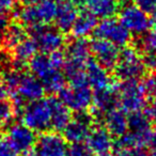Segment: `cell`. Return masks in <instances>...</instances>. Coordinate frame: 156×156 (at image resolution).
<instances>
[{
  "label": "cell",
  "mask_w": 156,
  "mask_h": 156,
  "mask_svg": "<svg viewBox=\"0 0 156 156\" xmlns=\"http://www.w3.org/2000/svg\"><path fill=\"white\" fill-rule=\"evenodd\" d=\"M0 156H17V152L12 147L8 140L0 141Z\"/></svg>",
  "instance_id": "34"
},
{
  "label": "cell",
  "mask_w": 156,
  "mask_h": 156,
  "mask_svg": "<svg viewBox=\"0 0 156 156\" xmlns=\"http://www.w3.org/2000/svg\"><path fill=\"white\" fill-rule=\"evenodd\" d=\"M147 72L140 51L136 48L126 47L120 54V58L115 66V76L122 81L139 80Z\"/></svg>",
  "instance_id": "6"
},
{
  "label": "cell",
  "mask_w": 156,
  "mask_h": 156,
  "mask_svg": "<svg viewBox=\"0 0 156 156\" xmlns=\"http://www.w3.org/2000/svg\"><path fill=\"white\" fill-rule=\"evenodd\" d=\"M67 156H93V152L88 147L87 143L75 142L69 147Z\"/></svg>",
  "instance_id": "29"
},
{
  "label": "cell",
  "mask_w": 156,
  "mask_h": 156,
  "mask_svg": "<svg viewBox=\"0 0 156 156\" xmlns=\"http://www.w3.org/2000/svg\"><path fill=\"white\" fill-rule=\"evenodd\" d=\"M140 54L147 69L156 71V55L150 51H142Z\"/></svg>",
  "instance_id": "31"
},
{
  "label": "cell",
  "mask_w": 156,
  "mask_h": 156,
  "mask_svg": "<svg viewBox=\"0 0 156 156\" xmlns=\"http://www.w3.org/2000/svg\"><path fill=\"white\" fill-rule=\"evenodd\" d=\"M154 79H155V83H156V75L154 76Z\"/></svg>",
  "instance_id": "47"
},
{
  "label": "cell",
  "mask_w": 156,
  "mask_h": 156,
  "mask_svg": "<svg viewBox=\"0 0 156 156\" xmlns=\"http://www.w3.org/2000/svg\"><path fill=\"white\" fill-rule=\"evenodd\" d=\"M119 20L130 34L143 35L150 30L152 20L149 14L136 5H125L119 13Z\"/></svg>",
  "instance_id": "10"
},
{
  "label": "cell",
  "mask_w": 156,
  "mask_h": 156,
  "mask_svg": "<svg viewBox=\"0 0 156 156\" xmlns=\"http://www.w3.org/2000/svg\"><path fill=\"white\" fill-rule=\"evenodd\" d=\"M37 156H67V141L58 133H42L34 145Z\"/></svg>",
  "instance_id": "12"
},
{
  "label": "cell",
  "mask_w": 156,
  "mask_h": 156,
  "mask_svg": "<svg viewBox=\"0 0 156 156\" xmlns=\"http://www.w3.org/2000/svg\"><path fill=\"white\" fill-rule=\"evenodd\" d=\"M8 92L14 101V106L22 109L26 104L41 100L45 93L43 85L32 73L22 69L7 71L5 77Z\"/></svg>",
  "instance_id": "1"
},
{
  "label": "cell",
  "mask_w": 156,
  "mask_h": 156,
  "mask_svg": "<svg viewBox=\"0 0 156 156\" xmlns=\"http://www.w3.org/2000/svg\"><path fill=\"white\" fill-rule=\"evenodd\" d=\"M14 0H0V11L7 12L13 7Z\"/></svg>",
  "instance_id": "37"
},
{
  "label": "cell",
  "mask_w": 156,
  "mask_h": 156,
  "mask_svg": "<svg viewBox=\"0 0 156 156\" xmlns=\"http://www.w3.org/2000/svg\"><path fill=\"white\" fill-rule=\"evenodd\" d=\"M37 135L24 123L12 124L7 133V140L17 153L30 151L37 142Z\"/></svg>",
  "instance_id": "13"
},
{
  "label": "cell",
  "mask_w": 156,
  "mask_h": 156,
  "mask_svg": "<svg viewBox=\"0 0 156 156\" xmlns=\"http://www.w3.org/2000/svg\"><path fill=\"white\" fill-rule=\"evenodd\" d=\"M87 144L91 149L93 154L109 153L113 147V140L111 134L103 126L92 128L89 137L87 138Z\"/></svg>",
  "instance_id": "18"
},
{
  "label": "cell",
  "mask_w": 156,
  "mask_h": 156,
  "mask_svg": "<svg viewBox=\"0 0 156 156\" xmlns=\"http://www.w3.org/2000/svg\"><path fill=\"white\" fill-rule=\"evenodd\" d=\"M10 26V18L5 12L0 11V44L3 42L5 32Z\"/></svg>",
  "instance_id": "33"
},
{
  "label": "cell",
  "mask_w": 156,
  "mask_h": 156,
  "mask_svg": "<svg viewBox=\"0 0 156 156\" xmlns=\"http://www.w3.org/2000/svg\"><path fill=\"white\" fill-rule=\"evenodd\" d=\"M37 47L32 39H26L20 42L16 47L13 48V58L15 64H17L16 69H20L25 63L30 62V60L37 55Z\"/></svg>",
  "instance_id": "25"
},
{
  "label": "cell",
  "mask_w": 156,
  "mask_h": 156,
  "mask_svg": "<svg viewBox=\"0 0 156 156\" xmlns=\"http://www.w3.org/2000/svg\"><path fill=\"white\" fill-rule=\"evenodd\" d=\"M65 63V55L57 51L54 54L35 55L29 62L30 71L42 83L63 69Z\"/></svg>",
  "instance_id": "8"
},
{
  "label": "cell",
  "mask_w": 156,
  "mask_h": 156,
  "mask_svg": "<svg viewBox=\"0 0 156 156\" xmlns=\"http://www.w3.org/2000/svg\"><path fill=\"white\" fill-rule=\"evenodd\" d=\"M94 93L88 83L71 85L64 87L60 92V101L75 112H86L93 104Z\"/></svg>",
  "instance_id": "7"
},
{
  "label": "cell",
  "mask_w": 156,
  "mask_h": 156,
  "mask_svg": "<svg viewBox=\"0 0 156 156\" xmlns=\"http://www.w3.org/2000/svg\"><path fill=\"white\" fill-rule=\"evenodd\" d=\"M135 5L151 15L156 8V0H135Z\"/></svg>",
  "instance_id": "32"
},
{
  "label": "cell",
  "mask_w": 156,
  "mask_h": 156,
  "mask_svg": "<svg viewBox=\"0 0 156 156\" xmlns=\"http://www.w3.org/2000/svg\"><path fill=\"white\" fill-rule=\"evenodd\" d=\"M91 47L90 43L83 37H77L67 45L65 59L79 63H87L90 60Z\"/></svg>",
  "instance_id": "21"
},
{
  "label": "cell",
  "mask_w": 156,
  "mask_h": 156,
  "mask_svg": "<svg viewBox=\"0 0 156 156\" xmlns=\"http://www.w3.org/2000/svg\"><path fill=\"white\" fill-rule=\"evenodd\" d=\"M151 16H152V18H153V20H155V22H156V8H155V10L153 11V13L151 14Z\"/></svg>",
  "instance_id": "43"
},
{
  "label": "cell",
  "mask_w": 156,
  "mask_h": 156,
  "mask_svg": "<svg viewBox=\"0 0 156 156\" xmlns=\"http://www.w3.org/2000/svg\"><path fill=\"white\" fill-rule=\"evenodd\" d=\"M88 11H90L95 17L103 20L112 18L119 11L118 0H88Z\"/></svg>",
  "instance_id": "24"
},
{
  "label": "cell",
  "mask_w": 156,
  "mask_h": 156,
  "mask_svg": "<svg viewBox=\"0 0 156 156\" xmlns=\"http://www.w3.org/2000/svg\"><path fill=\"white\" fill-rule=\"evenodd\" d=\"M152 120L141 111L128 117V130L119 138L118 147H143L149 145L152 134Z\"/></svg>",
  "instance_id": "2"
},
{
  "label": "cell",
  "mask_w": 156,
  "mask_h": 156,
  "mask_svg": "<svg viewBox=\"0 0 156 156\" xmlns=\"http://www.w3.org/2000/svg\"><path fill=\"white\" fill-rule=\"evenodd\" d=\"M95 37L105 40L117 45L118 47H123L127 45L130 40V33L127 29L115 18H106L98 24L95 31Z\"/></svg>",
  "instance_id": "11"
},
{
  "label": "cell",
  "mask_w": 156,
  "mask_h": 156,
  "mask_svg": "<svg viewBox=\"0 0 156 156\" xmlns=\"http://www.w3.org/2000/svg\"><path fill=\"white\" fill-rule=\"evenodd\" d=\"M58 1H60V0H58Z\"/></svg>",
  "instance_id": "48"
},
{
  "label": "cell",
  "mask_w": 156,
  "mask_h": 156,
  "mask_svg": "<svg viewBox=\"0 0 156 156\" xmlns=\"http://www.w3.org/2000/svg\"><path fill=\"white\" fill-rule=\"evenodd\" d=\"M30 33L31 39L34 41L37 49L41 50L42 54L49 55L60 51L65 44V37L62 31L48 25L30 28Z\"/></svg>",
  "instance_id": "9"
},
{
  "label": "cell",
  "mask_w": 156,
  "mask_h": 156,
  "mask_svg": "<svg viewBox=\"0 0 156 156\" xmlns=\"http://www.w3.org/2000/svg\"><path fill=\"white\" fill-rule=\"evenodd\" d=\"M118 104L126 113H135L141 111L147 105V93L142 81L128 80L122 81L117 88Z\"/></svg>",
  "instance_id": "5"
},
{
  "label": "cell",
  "mask_w": 156,
  "mask_h": 156,
  "mask_svg": "<svg viewBox=\"0 0 156 156\" xmlns=\"http://www.w3.org/2000/svg\"><path fill=\"white\" fill-rule=\"evenodd\" d=\"M8 62H9V58L8 56L5 54V52L0 51V69H5L8 65Z\"/></svg>",
  "instance_id": "39"
},
{
  "label": "cell",
  "mask_w": 156,
  "mask_h": 156,
  "mask_svg": "<svg viewBox=\"0 0 156 156\" xmlns=\"http://www.w3.org/2000/svg\"><path fill=\"white\" fill-rule=\"evenodd\" d=\"M105 128L111 136L122 137L128 130V117L121 108H115L104 115Z\"/></svg>",
  "instance_id": "20"
},
{
  "label": "cell",
  "mask_w": 156,
  "mask_h": 156,
  "mask_svg": "<svg viewBox=\"0 0 156 156\" xmlns=\"http://www.w3.org/2000/svg\"><path fill=\"white\" fill-rule=\"evenodd\" d=\"M25 39H26V31L23 28V25H20V23L10 24L9 28L5 32L2 44L8 49H13Z\"/></svg>",
  "instance_id": "26"
},
{
  "label": "cell",
  "mask_w": 156,
  "mask_h": 156,
  "mask_svg": "<svg viewBox=\"0 0 156 156\" xmlns=\"http://www.w3.org/2000/svg\"><path fill=\"white\" fill-rule=\"evenodd\" d=\"M86 78L89 87L95 91L112 87V80L107 69L95 60L90 59L86 64Z\"/></svg>",
  "instance_id": "16"
},
{
  "label": "cell",
  "mask_w": 156,
  "mask_h": 156,
  "mask_svg": "<svg viewBox=\"0 0 156 156\" xmlns=\"http://www.w3.org/2000/svg\"><path fill=\"white\" fill-rule=\"evenodd\" d=\"M72 3L76 5V7H79V5H87L88 0H69Z\"/></svg>",
  "instance_id": "40"
},
{
  "label": "cell",
  "mask_w": 156,
  "mask_h": 156,
  "mask_svg": "<svg viewBox=\"0 0 156 156\" xmlns=\"http://www.w3.org/2000/svg\"><path fill=\"white\" fill-rule=\"evenodd\" d=\"M98 17L90 11H83L78 13L77 18L72 27L71 31L76 37H85L95 31L98 27Z\"/></svg>",
  "instance_id": "22"
},
{
  "label": "cell",
  "mask_w": 156,
  "mask_h": 156,
  "mask_svg": "<svg viewBox=\"0 0 156 156\" xmlns=\"http://www.w3.org/2000/svg\"><path fill=\"white\" fill-rule=\"evenodd\" d=\"M22 121L35 133H46L51 129V101L41 98L26 104L20 109Z\"/></svg>",
  "instance_id": "4"
},
{
  "label": "cell",
  "mask_w": 156,
  "mask_h": 156,
  "mask_svg": "<svg viewBox=\"0 0 156 156\" xmlns=\"http://www.w3.org/2000/svg\"><path fill=\"white\" fill-rule=\"evenodd\" d=\"M92 115L87 112H79L71 119L69 123L65 127L64 138L66 141L72 143L75 142H83L87 140L90 133L92 130Z\"/></svg>",
  "instance_id": "14"
},
{
  "label": "cell",
  "mask_w": 156,
  "mask_h": 156,
  "mask_svg": "<svg viewBox=\"0 0 156 156\" xmlns=\"http://www.w3.org/2000/svg\"><path fill=\"white\" fill-rule=\"evenodd\" d=\"M15 106L7 100L0 101V126H8L14 119Z\"/></svg>",
  "instance_id": "27"
},
{
  "label": "cell",
  "mask_w": 156,
  "mask_h": 156,
  "mask_svg": "<svg viewBox=\"0 0 156 156\" xmlns=\"http://www.w3.org/2000/svg\"><path fill=\"white\" fill-rule=\"evenodd\" d=\"M140 52L150 51L156 55V28L147 31L139 42Z\"/></svg>",
  "instance_id": "28"
},
{
  "label": "cell",
  "mask_w": 156,
  "mask_h": 156,
  "mask_svg": "<svg viewBox=\"0 0 156 156\" xmlns=\"http://www.w3.org/2000/svg\"><path fill=\"white\" fill-rule=\"evenodd\" d=\"M58 2L55 0H43L37 3H28L20 7L15 15L20 25L33 28V27L48 25L55 20Z\"/></svg>",
  "instance_id": "3"
},
{
  "label": "cell",
  "mask_w": 156,
  "mask_h": 156,
  "mask_svg": "<svg viewBox=\"0 0 156 156\" xmlns=\"http://www.w3.org/2000/svg\"><path fill=\"white\" fill-rule=\"evenodd\" d=\"M149 145L151 147L152 150H156V126L152 129L151 138L149 141Z\"/></svg>",
  "instance_id": "38"
},
{
  "label": "cell",
  "mask_w": 156,
  "mask_h": 156,
  "mask_svg": "<svg viewBox=\"0 0 156 156\" xmlns=\"http://www.w3.org/2000/svg\"><path fill=\"white\" fill-rule=\"evenodd\" d=\"M118 95L115 87L95 91L93 96V112L98 117H104L107 112L117 108Z\"/></svg>",
  "instance_id": "17"
},
{
  "label": "cell",
  "mask_w": 156,
  "mask_h": 156,
  "mask_svg": "<svg viewBox=\"0 0 156 156\" xmlns=\"http://www.w3.org/2000/svg\"><path fill=\"white\" fill-rule=\"evenodd\" d=\"M98 156H115V155H112V154H110V153H105V154H101V155H98Z\"/></svg>",
  "instance_id": "45"
},
{
  "label": "cell",
  "mask_w": 156,
  "mask_h": 156,
  "mask_svg": "<svg viewBox=\"0 0 156 156\" xmlns=\"http://www.w3.org/2000/svg\"><path fill=\"white\" fill-rule=\"evenodd\" d=\"M20 156H37L34 153V151H27V152H24V153H22Z\"/></svg>",
  "instance_id": "41"
},
{
  "label": "cell",
  "mask_w": 156,
  "mask_h": 156,
  "mask_svg": "<svg viewBox=\"0 0 156 156\" xmlns=\"http://www.w3.org/2000/svg\"><path fill=\"white\" fill-rule=\"evenodd\" d=\"M8 94H9V92H8V88L5 83V79L0 77V101L5 100Z\"/></svg>",
  "instance_id": "36"
},
{
  "label": "cell",
  "mask_w": 156,
  "mask_h": 156,
  "mask_svg": "<svg viewBox=\"0 0 156 156\" xmlns=\"http://www.w3.org/2000/svg\"><path fill=\"white\" fill-rule=\"evenodd\" d=\"M147 156H156V150H152V152Z\"/></svg>",
  "instance_id": "44"
},
{
  "label": "cell",
  "mask_w": 156,
  "mask_h": 156,
  "mask_svg": "<svg viewBox=\"0 0 156 156\" xmlns=\"http://www.w3.org/2000/svg\"><path fill=\"white\" fill-rule=\"evenodd\" d=\"M51 101V128L55 130H64L69 123L71 110L60 101V98H50Z\"/></svg>",
  "instance_id": "23"
},
{
  "label": "cell",
  "mask_w": 156,
  "mask_h": 156,
  "mask_svg": "<svg viewBox=\"0 0 156 156\" xmlns=\"http://www.w3.org/2000/svg\"><path fill=\"white\" fill-rule=\"evenodd\" d=\"M77 15V7L74 3H72L69 0H60L58 1V8L54 22L59 30L67 32L72 29Z\"/></svg>",
  "instance_id": "19"
},
{
  "label": "cell",
  "mask_w": 156,
  "mask_h": 156,
  "mask_svg": "<svg viewBox=\"0 0 156 156\" xmlns=\"http://www.w3.org/2000/svg\"><path fill=\"white\" fill-rule=\"evenodd\" d=\"M147 113L151 118L152 121L156 122V96L151 101V104H150L149 108H147Z\"/></svg>",
  "instance_id": "35"
},
{
  "label": "cell",
  "mask_w": 156,
  "mask_h": 156,
  "mask_svg": "<svg viewBox=\"0 0 156 156\" xmlns=\"http://www.w3.org/2000/svg\"><path fill=\"white\" fill-rule=\"evenodd\" d=\"M118 1H127V0H118Z\"/></svg>",
  "instance_id": "46"
},
{
  "label": "cell",
  "mask_w": 156,
  "mask_h": 156,
  "mask_svg": "<svg viewBox=\"0 0 156 156\" xmlns=\"http://www.w3.org/2000/svg\"><path fill=\"white\" fill-rule=\"evenodd\" d=\"M27 3H37V2H41L43 0H26Z\"/></svg>",
  "instance_id": "42"
},
{
  "label": "cell",
  "mask_w": 156,
  "mask_h": 156,
  "mask_svg": "<svg viewBox=\"0 0 156 156\" xmlns=\"http://www.w3.org/2000/svg\"><path fill=\"white\" fill-rule=\"evenodd\" d=\"M118 156H147L143 147H119Z\"/></svg>",
  "instance_id": "30"
},
{
  "label": "cell",
  "mask_w": 156,
  "mask_h": 156,
  "mask_svg": "<svg viewBox=\"0 0 156 156\" xmlns=\"http://www.w3.org/2000/svg\"><path fill=\"white\" fill-rule=\"evenodd\" d=\"M90 47H91V54L94 56V60L96 62H98L107 69H115L121 54L117 45L96 37L90 43Z\"/></svg>",
  "instance_id": "15"
}]
</instances>
